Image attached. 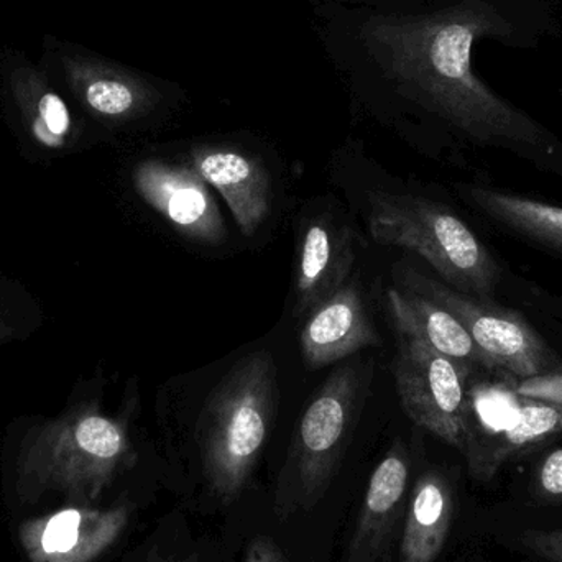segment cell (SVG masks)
Wrapping results in <instances>:
<instances>
[{
    "label": "cell",
    "instance_id": "12",
    "mask_svg": "<svg viewBox=\"0 0 562 562\" xmlns=\"http://www.w3.org/2000/svg\"><path fill=\"white\" fill-rule=\"evenodd\" d=\"M191 165L226 201L247 237H252L272 211V177L260 158L221 145H196Z\"/></svg>",
    "mask_w": 562,
    "mask_h": 562
},
{
    "label": "cell",
    "instance_id": "18",
    "mask_svg": "<svg viewBox=\"0 0 562 562\" xmlns=\"http://www.w3.org/2000/svg\"><path fill=\"white\" fill-rule=\"evenodd\" d=\"M452 495L448 482L436 472L416 482L406 515L402 562H435L448 540Z\"/></svg>",
    "mask_w": 562,
    "mask_h": 562
},
{
    "label": "cell",
    "instance_id": "8",
    "mask_svg": "<svg viewBox=\"0 0 562 562\" xmlns=\"http://www.w3.org/2000/svg\"><path fill=\"white\" fill-rule=\"evenodd\" d=\"M474 370L408 334H398L393 362L396 392L408 418L464 451L469 379Z\"/></svg>",
    "mask_w": 562,
    "mask_h": 562
},
{
    "label": "cell",
    "instance_id": "11",
    "mask_svg": "<svg viewBox=\"0 0 562 562\" xmlns=\"http://www.w3.org/2000/svg\"><path fill=\"white\" fill-rule=\"evenodd\" d=\"M127 518L124 507L66 508L25 521L20 541L32 562H91L117 541Z\"/></svg>",
    "mask_w": 562,
    "mask_h": 562
},
{
    "label": "cell",
    "instance_id": "15",
    "mask_svg": "<svg viewBox=\"0 0 562 562\" xmlns=\"http://www.w3.org/2000/svg\"><path fill=\"white\" fill-rule=\"evenodd\" d=\"M389 307L396 333L418 337L449 359L471 370H498L464 326L435 301L409 290L389 291Z\"/></svg>",
    "mask_w": 562,
    "mask_h": 562
},
{
    "label": "cell",
    "instance_id": "21",
    "mask_svg": "<svg viewBox=\"0 0 562 562\" xmlns=\"http://www.w3.org/2000/svg\"><path fill=\"white\" fill-rule=\"evenodd\" d=\"M515 390L518 395L527 396V398L562 406V372L554 370V372L543 373V375L518 380Z\"/></svg>",
    "mask_w": 562,
    "mask_h": 562
},
{
    "label": "cell",
    "instance_id": "17",
    "mask_svg": "<svg viewBox=\"0 0 562 562\" xmlns=\"http://www.w3.org/2000/svg\"><path fill=\"white\" fill-rule=\"evenodd\" d=\"M560 432L561 405L521 396L520 412L515 422L501 435L469 449L465 458L471 465L472 474L482 481H488L508 459L535 448Z\"/></svg>",
    "mask_w": 562,
    "mask_h": 562
},
{
    "label": "cell",
    "instance_id": "14",
    "mask_svg": "<svg viewBox=\"0 0 562 562\" xmlns=\"http://www.w3.org/2000/svg\"><path fill=\"white\" fill-rule=\"evenodd\" d=\"M353 257L356 254L349 227L327 216L311 221L301 237L297 254L294 316H310L347 284Z\"/></svg>",
    "mask_w": 562,
    "mask_h": 562
},
{
    "label": "cell",
    "instance_id": "23",
    "mask_svg": "<svg viewBox=\"0 0 562 562\" xmlns=\"http://www.w3.org/2000/svg\"><path fill=\"white\" fill-rule=\"evenodd\" d=\"M541 494L551 498H562V449L551 452L544 459L538 475Z\"/></svg>",
    "mask_w": 562,
    "mask_h": 562
},
{
    "label": "cell",
    "instance_id": "2",
    "mask_svg": "<svg viewBox=\"0 0 562 562\" xmlns=\"http://www.w3.org/2000/svg\"><path fill=\"white\" fill-rule=\"evenodd\" d=\"M277 405V366L267 349L240 359L207 396L198 419V445L210 487L226 504L243 492L252 475Z\"/></svg>",
    "mask_w": 562,
    "mask_h": 562
},
{
    "label": "cell",
    "instance_id": "10",
    "mask_svg": "<svg viewBox=\"0 0 562 562\" xmlns=\"http://www.w3.org/2000/svg\"><path fill=\"white\" fill-rule=\"evenodd\" d=\"M135 191L188 239L220 246L227 231L207 181L191 165L142 161L134 171Z\"/></svg>",
    "mask_w": 562,
    "mask_h": 562
},
{
    "label": "cell",
    "instance_id": "22",
    "mask_svg": "<svg viewBox=\"0 0 562 562\" xmlns=\"http://www.w3.org/2000/svg\"><path fill=\"white\" fill-rule=\"evenodd\" d=\"M521 543L548 562H562V528L560 530H528L521 535Z\"/></svg>",
    "mask_w": 562,
    "mask_h": 562
},
{
    "label": "cell",
    "instance_id": "13",
    "mask_svg": "<svg viewBox=\"0 0 562 562\" xmlns=\"http://www.w3.org/2000/svg\"><path fill=\"white\" fill-rule=\"evenodd\" d=\"M380 342L362 293L344 284L307 316L301 329V356L307 370H319Z\"/></svg>",
    "mask_w": 562,
    "mask_h": 562
},
{
    "label": "cell",
    "instance_id": "20",
    "mask_svg": "<svg viewBox=\"0 0 562 562\" xmlns=\"http://www.w3.org/2000/svg\"><path fill=\"white\" fill-rule=\"evenodd\" d=\"M29 314L38 313L36 306H30L25 291L10 280H0V344L25 333L29 321L38 319Z\"/></svg>",
    "mask_w": 562,
    "mask_h": 562
},
{
    "label": "cell",
    "instance_id": "6",
    "mask_svg": "<svg viewBox=\"0 0 562 562\" xmlns=\"http://www.w3.org/2000/svg\"><path fill=\"white\" fill-rule=\"evenodd\" d=\"M402 280L405 290L448 310L502 372L524 380L560 370L553 350L517 311L469 296L413 270H405Z\"/></svg>",
    "mask_w": 562,
    "mask_h": 562
},
{
    "label": "cell",
    "instance_id": "19",
    "mask_svg": "<svg viewBox=\"0 0 562 562\" xmlns=\"http://www.w3.org/2000/svg\"><path fill=\"white\" fill-rule=\"evenodd\" d=\"M464 193L492 220L531 239L562 249V207L492 188L469 187Z\"/></svg>",
    "mask_w": 562,
    "mask_h": 562
},
{
    "label": "cell",
    "instance_id": "25",
    "mask_svg": "<svg viewBox=\"0 0 562 562\" xmlns=\"http://www.w3.org/2000/svg\"><path fill=\"white\" fill-rule=\"evenodd\" d=\"M246 562H286V560L272 540L259 537L250 543Z\"/></svg>",
    "mask_w": 562,
    "mask_h": 562
},
{
    "label": "cell",
    "instance_id": "24",
    "mask_svg": "<svg viewBox=\"0 0 562 562\" xmlns=\"http://www.w3.org/2000/svg\"><path fill=\"white\" fill-rule=\"evenodd\" d=\"M423 0H310L313 7H346V9L416 10Z\"/></svg>",
    "mask_w": 562,
    "mask_h": 562
},
{
    "label": "cell",
    "instance_id": "3",
    "mask_svg": "<svg viewBox=\"0 0 562 562\" xmlns=\"http://www.w3.org/2000/svg\"><path fill=\"white\" fill-rule=\"evenodd\" d=\"M367 203L369 229L376 244L412 250L454 290L491 300L498 281L497 263L456 214L413 194L372 191Z\"/></svg>",
    "mask_w": 562,
    "mask_h": 562
},
{
    "label": "cell",
    "instance_id": "5",
    "mask_svg": "<svg viewBox=\"0 0 562 562\" xmlns=\"http://www.w3.org/2000/svg\"><path fill=\"white\" fill-rule=\"evenodd\" d=\"M40 65L66 98L109 127L145 121L168 101V82L56 36L43 40Z\"/></svg>",
    "mask_w": 562,
    "mask_h": 562
},
{
    "label": "cell",
    "instance_id": "7",
    "mask_svg": "<svg viewBox=\"0 0 562 562\" xmlns=\"http://www.w3.org/2000/svg\"><path fill=\"white\" fill-rule=\"evenodd\" d=\"M370 376L366 363L339 367L304 409L288 461L304 492L319 491L333 475L369 395Z\"/></svg>",
    "mask_w": 562,
    "mask_h": 562
},
{
    "label": "cell",
    "instance_id": "9",
    "mask_svg": "<svg viewBox=\"0 0 562 562\" xmlns=\"http://www.w3.org/2000/svg\"><path fill=\"white\" fill-rule=\"evenodd\" d=\"M0 99L16 131L43 147L65 148L81 134L68 98L19 49L0 52Z\"/></svg>",
    "mask_w": 562,
    "mask_h": 562
},
{
    "label": "cell",
    "instance_id": "16",
    "mask_svg": "<svg viewBox=\"0 0 562 562\" xmlns=\"http://www.w3.org/2000/svg\"><path fill=\"white\" fill-rule=\"evenodd\" d=\"M408 474L405 449L396 445L370 477L346 562H376L382 557L405 498Z\"/></svg>",
    "mask_w": 562,
    "mask_h": 562
},
{
    "label": "cell",
    "instance_id": "1",
    "mask_svg": "<svg viewBox=\"0 0 562 562\" xmlns=\"http://www.w3.org/2000/svg\"><path fill=\"white\" fill-rule=\"evenodd\" d=\"M314 29L350 91L393 112H423L474 137H520L514 115L479 91L469 71L474 32L422 10L313 7Z\"/></svg>",
    "mask_w": 562,
    "mask_h": 562
},
{
    "label": "cell",
    "instance_id": "4",
    "mask_svg": "<svg viewBox=\"0 0 562 562\" xmlns=\"http://www.w3.org/2000/svg\"><path fill=\"white\" fill-rule=\"evenodd\" d=\"M128 458L124 426L95 409H82L43 431L26 454L20 485L94 501Z\"/></svg>",
    "mask_w": 562,
    "mask_h": 562
}]
</instances>
